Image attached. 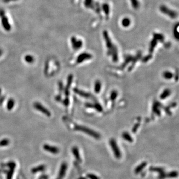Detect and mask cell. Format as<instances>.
<instances>
[{
  "label": "cell",
  "mask_w": 179,
  "mask_h": 179,
  "mask_svg": "<svg viewBox=\"0 0 179 179\" xmlns=\"http://www.w3.org/2000/svg\"><path fill=\"white\" fill-rule=\"evenodd\" d=\"M75 129L76 130L80 131L83 132H84L86 134H88L89 135L92 136L93 138H96L97 139H99L101 137L100 134H99L97 132L94 131L92 129L88 128L86 126H81V125H76L75 128Z\"/></svg>",
  "instance_id": "cell-1"
},
{
  "label": "cell",
  "mask_w": 179,
  "mask_h": 179,
  "mask_svg": "<svg viewBox=\"0 0 179 179\" xmlns=\"http://www.w3.org/2000/svg\"><path fill=\"white\" fill-rule=\"evenodd\" d=\"M109 143L115 157L117 159L120 158L122 157V152L118 146L116 141L114 139L112 138L110 139Z\"/></svg>",
  "instance_id": "cell-2"
},
{
  "label": "cell",
  "mask_w": 179,
  "mask_h": 179,
  "mask_svg": "<svg viewBox=\"0 0 179 179\" xmlns=\"http://www.w3.org/2000/svg\"><path fill=\"white\" fill-rule=\"evenodd\" d=\"M33 107L35 109L44 113L47 117H49L51 116V113L50 112V111L44 107L43 105H42L41 103L38 102H34V103L33 104Z\"/></svg>",
  "instance_id": "cell-3"
},
{
  "label": "cell",
  "mask_w": 179,
  "mask_h": 179,
  "mask_svg": "<svg viewBox=\"0 0 179 179\" xmlns=\"http://www.w3.org/2000/svg\"><path fill=\"white\" fill-rule=\"evenodd\" d=\"M178 172L176 171H173L169 173H165L159 174L158 176V179H166L167 178H175L178 176Z\"/></svg>",
  "instance_id": "cell-4"
},
{
  "label": "cell",
  "mask_w": 179,
  "mask_h": 179,
  "mask_svg": "<svg viewBox=\"0 0 179 179\" xmlns=\"http://www.w3.org/2000/svg\"><path fill=\"white\" fill-rule=\"evenodd\" d=\"M1 22L3 27L5 31H10L11 29V26L9 22V21L7 17L5 15L2 16L1 17Z\"/></svg>",
  "instance_id": "cell-5"
},
{
  "label": "cell",
  "mask_w": 179,
  "mask_h": 179,
  "mask_svg": "<svg viewBox=\"0 0 179 179\" xmlns=\"http://www.w3.org/2000/svg\"><path fill=\"white\" fill-rule=\"evenodd\" d=\"M92 57V56L91 54L87 53H83L80 55H79V56L77 57L76 62L77 63L79 64L85 61L86 60L91 59Z\"/></svg>",
  "instance_id": "cell-6"
},
{
  "label": "cell",
  "mask_w": 179,
  "mask_h": 179,
  "mask_svg": "<svg viewBox=\"0 0 179 179\" xmlns=\"http://www.w3.org/2000/svg\"><path fill=\"white\" fill-rule=\"evenodd\" d=\"M43 148L47 151L53 154H57L59 152V149L57 147L51 146L48 144H45L43 145Z\"/></svg>",
  "instance_id": "cell-7"
},
{
  "label": "cell",
  "mask_w": 179,
  "mask_h": 179,
  "mask_svg": "<svg viewBox=\"0 0 179 179\" xmlns=\"http://www.w3.org/2000/svg\"><path fill=\"white\" fill-rule=\"evenodd\" d=\"M73 76L72 75H70L68 77L67 84L66 86L65 87V90H64L65 94V95H66L67 97H68L69 94V89H70V88L71 87L72 83V81H73Z\"/></svg>",
  "instance_id": "cell-8"
},
{
  "label": "cell",
  "mask_w": 179,
  "mask_h": 179,
  "mask_svg": "<svg viewBox=\"0 0 179 179\" xmlns=\"http://www.w3.org/2000/svg\"><path fill=\"white\" fill-rule=\"evenodd\" d=\"M72 44L74 49H78L81 48L82 45V42L81 41H77L76 38L74 37H72L71 39Z\"/></svg>",
  "instance_id": "cell-9"
},
{
  "label": "cell",
  "mask_w": 179,
  "mask_h": 179,
  "mask_svg": "<svg viewBox=\"0 0 179 179\" xmlns=\"http://www.w3.org/2000/svg\"><path fill=\"white\" fill-rule=\"evenodd\" d=\"M147 163L145 161L142 162L140 164H139L138 166H137L135 169H134V173L135 174H139L143 169L145 168V167L147 166Z\"/></svg>",
  "instance_id": "cell-10"
},
{
  "label": "cell",
  "mask_w": 179,
  "mask_h": 179,
  "mask_svg": "<svg viewBox=\"0 0 179 179\" xmlns=\"http://www.w3.org/2000/svg\"><path fill=\"white\" fill-rule=\"evenodd\" d=\"M74 91L75 93H76L77 94L80 95L82 97H85V98H89V97H91V95L90 94L84 92L77 88H75L74 89Z\"/></svg>",
  "instance_id": "cell-11"
},
{
  "label": "cell",
  "mask_w": 179,
  "mask_h": 179,
  "mask_svg": "<svg viewBox=\"0 0 179 179\" xmlns=\"http://www.w3.org/2000/svg\"><path fill=\"white\" fill-rule=\"evenodd\" d=\"M72 152H73L74 157H75V158L77 161L79 162H82V159L81 158L80 154L79 153V149L77 147L75 146L72 148Z\"/></svg>",
  "instance_id": "cell-12"
},
{
  "label": "cell",
  "mask_w": 179,
  "mask_h": 179,
  "mask_svg": "<svg viewBox=\"0 0 179 179\" xmlns=\"http://www.w3.org/2000/svg\"><path fill=\"white\" fill-rule=\"evenodd\" d=\"M86 106L88 107L94 108L95 109H96L99 112H102V111H103V108H102V106L100 104L97 103H95L94 105H92V104H91V103H87L86 105Z\"/></svg>",
  "instance_id": "cell-13"
},
{
  "label": "cell",
  "mask_w": 179,
  "mask_h": 179,
  "mask_svg": "<svg viewBox=\"0 0 179 179\" xmlns=\"http://www.w3.org/2000/svg\"><path fill=\"white\" fill-rule=\"evenodd\" d=\"M149 171L153 172H156L158 173L159 174L163 173L165 172V169L162 167H150L149 168Z\"/></svg>",
  "instance_id": "cell-14"
},
{
  "label": "cell",
  "mask_w": 179,
  "mask_h": 179,
  "mask_svg": "<svg viewBox=\"0 0 179 179\" xmlns=\"http://www.w3.org/2000/svg\"><path fill=\"white\" fill-rule=\"evenodd\" d=\"M123 139H124L125 140L129 142H132L133 141V139L132 136L130 135V134L128 132H124L122 134V135Z\"/></svg>",
  "instance_id": "cell-15"
},
{
  "label": "cell",
  "mask_w": 179,
  "mask_h": 179,
  "mask_svg": "<svg viewBox=\"0 0 179 179\" xmlns=\"http://www.w3.org/2000/svg\"><path fill=\"white\" fill-rule=\"evenodd\" d=\"M102 88V84L100 81H97L95 83L94 85V91L97 94L100 92Z\"/></svg>",
  "instance_id": "cell-16"
},
{
  "label": "cell",
  "mask_w": 179,
  "mask_h": 179,
  "mask_svg": "<svg viewBox=\"0 0 179 179\" xmlns=\"http://www.w3.org/2000/svg\"><path fill=\"white\" fill-rule=\"evenodd\" d=\"M171 91L168 89H166L162 93V94L160 95V98L162 100L165 99L166 98L168 97L171 94Z\"/></svg>",
  "instance_id": "cell-17"
},
{
  "label": "cell",
  "mask_w": 179,
  "mask_h": 179,
  "mask_svg": "<svg viewBox=\"0 0 179 179\" xmlns=\"http://www.w3.org/2000/svg\"><path fill=\"white\" fill-rule=\"evenodd\" d=\"M15 101L13 99H10L7 102V108L8 110H11L15 106Z\"/></svg>",
  "instance_id": "cell-18"
},
{
  "label": "cell",
  "mask_w": 179,
  "mask_h": 179,
  "mask_svg": "<svg viewBox=\"0 0 179 179\" xmlns=\"http://www.w3.org/2000/svg\"><path fill=\"white\" fill-rule=\"evenodd\" d=\"M163 76L165 79H167V80H170V79H172L174 75L171 72L165 71L163 73Z\"/></svg>",
  "instance_id": "cell-19"
},
{
  "label": "cell",
  "mask_w": 179,
  "mask_h": 179,
  "mask_svg": "<svg viewBox=\"0 0 179 179\" xmlns=\"http://www.w3.org/2000/svg\"><path fill=\"white\" fill-rule=\"evenodd\" d=\"M159 106H160V103L156 102L154 103L153 106V111L154 113H157L158 115L160 114V110H159L158 108Z\"/></svg>",
  "instance_id": "cell-20"
},
{
  "label": "cell",
  "mask_w": 179,
  "mask_h": 179,
  "mask_svg": "<svg viewBox=\"0 0 179 179\" xmlns=\"http://www.w3.org/2000/svg\"><path fill=\"white\" fill-rule=\"evenodd\" d=\"M25 61L28 63H32L34 61V57L31 55H26L25 57Z\"/></svg>",
  "instance_id": "cell-21"
},
{
  "label": "cell",
  "mask_w": 179,
  "mask_h": 179,
  "mask_svg": "<svg viewBox=\"0 0 179 179\" xmlns=\"http://www.w3.org/2000/svg\"><path fill=\"white\" fill-rule=\"evenodd\" d=\"M118 92L116 91H113L110 95V99L111 101H114L118 97Z\"/></svg>",
  "instance_id": "cell-22"
},
{
  "label": "cell",
  "mask_w": 179,
  "mask_h": 179,
  "mask_svg": "<svg viewBox=\"0 0 179 179\" xmlns=\"http://www.w3.org/2000/svg\"><path fill=\"white\" fill-rule=\"evenodd\" d=\"M10 143V141L8 139H4L0 141V146H5Z\"/></svg>",
  "instance_id": "cell-23"
},
{
  "label": "cell",
  "mask_w": 179,
  "mask_h": 179,
  "mask_svg": "<svg viewBox=\"0 0 179 179\" xmlns=\"http://www.w3.org/2000/svg\"><path fill=\"white\" fill-rule=\"evenodd\" d=\"M87 176L88 178H89V179H100V178L97 175H96L95 174H92V173L87 174Z\"/></svg>",
  "instance_id": "cell-24"
},
{
  "label": "cell",
  "mask_w": 179,
  "mask_h": 179,
  "mask_svg": "<svg viewBox=\"0 0 179 179\" xmlns=\"http://www.w3.org/2000/svg\"><path fill=\"white\" fill-rule=\"evenodd\" d=\"M58 86H59V90L60 91V92H62L64 90V87L63 85L62 82H59L58 83Z\"/></svg>",
  "instance_id": "cell-25"
},
{
  "label": "cell",
  "mask_w": 179,
  "mask_h": 179,
  "mask_svg": "<svg viewBox=\"0 0 179 179\" xmlns=\"http://www.w3.org/2000/svg\"><path fill=\"white\" fill-rule=\"evenodd\" d=\"M63 103L65 106H68L69 103V100L68 97H67L63 100Z\"/></svg>",
  "instance_id": "cell-26"
},
{
  "label": "cell",
  "mask_w": 179,
  "mask_h": 179,
  "mask_svg": "<svg viewBox=\"0 0 179 179\" xmlns=\"http://www.w3.org/2000/svg\"><path fill=\"white\" fill-rule=\"evenodd\" d=\"M139 125H140V124L138 123V124H136V125L134 126L133 129H132V131H133V132L134 133H135V132H136V131H137V129H138V127H139Z\"/></svg>",
  "instance_id": "cell-27"
},
{
  "label": "cell",
  "mask_w": 179,
  "mask_h": 179,
  "mask_svg": "<svg viewBox=\"0 0 179 179\" xmlns=\"http://www.w3.org/2000/svg\"><path fill=\"white\" fill-rule=\"evenodd\" d=\"M55 100L58 102H60L61 101V97L60 95H57L55 97Z\"/></svg>",
  "instance_id": "cell-28"
},
{
  "label": "cell",
  "mask_w": 179,
  "mask_h": 179,
  "mask_svg": "<svg viewBox=\"0 0 179 179\" xmlns=\"http://www.w3.org/2000/svg\"><path fill=\"white\" fill-rule=\"evenodd\" d=\"M150 57L149 56L146 57H145V58H144V59L143 60V61L144 62H146L148 61V60L149 59H150Z\"/></svg>",
  "instance_id": "cell-29"
},
{
  "label": "cell",
  "mask_w": 179,
  "mask_h": 179,
  "mask_svg": "<svg viewBox=\"0 0 179 179\" xmlns=\"http://www.w3.org/2000/svg\"><path fill=\"white\" fill-rule=\"evenodd\" d=\"M16 0H3V2L4 3H9L10 2H12V1H15Z\"/></svg>",
  "instance_id": "cell-30"
},
{
  "label": "cell",
  "mask_w": 179,
  "mask_h": 179,
  "mask_svg": "<svg viewBox=\"0 0 179 179\" xmlns=\"http://www.w3.org/2000/svg\"><path fill=\"white\" fill-rule=\"evenodd\" d=\"M4 99H5V97H2V98H1V100H0V104H2V102L4 101Z\"/></svg>",
  "instance_id": "cell-31"
},
{
  "label": "cell",
  "mask_w": 179,
  "mask_h": 179,
  "mask_svg": "<svg viewBox=\"0 0 179 179\" xmlns=\"http://www.w3.org/2000/svg\"><path fill=\"white\" fill-rule=\"evenodd\" d=\"M2 53H3V51H2V50L0 49V56H1V55L2 54Z\"/></svg>",
  "instance_id": "cell-32"
},
{
  "label": "cell",
  "mask_w": 179,
  "mask_h": 179,
  "mask_svg": "<svg viewBox=\"0 0 179 179\" xmlns=\"http://www.w3.org/2000/svg\"><path fill=\"white\" fill-rule=\"evenodd\" d=\"M1 89H0V95H1Z\"/></svg>",
  "instance_id": "cell-33"
}]
</instances>
